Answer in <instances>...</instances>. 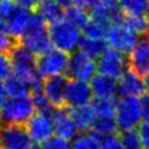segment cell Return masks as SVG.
<instances>
[{
    "label": "cell",
    "mask_w": 149,
    "mask_h": 149,
    "mask_svg": "<svg viewBox=\"0 0 149 149\" xmlns=\"http://www.w3.org/2000/svg\"><path fill=\"white\" fill-rule=\"evenodd\" d=\"M94 96L91 85L89 81L70 79L67 83L65 89V104L69 107H77L90 104Z\"/></svg>",
    "instance_id": "obj_11"
},
{
    "label": "cell",
    "mask_w": 149,
    "mask_h": 149,
    "mask_svg": "<svg viewBox=\"0 0 149 149\" xmlns=\"http://www.w3.org/2000/svg\"><path fill=\"white\" fill-rule=\"evenodd\" d=\"M56 1L58 4H61L63 8H68V6H70V5H73L74 3H75V0H56Z\"/></svg>",
    "instance_id": "obj_43"
},
{
    "label": "cell",
    "mask_w": 149,
    "mask_h": 149,
    "mask_svg": "<svg viewBox=\"0 0 149 149\" xmlns=\"http://www.w3.org/2000/svg\"><path fill=\"white\" fill-rule=\"evenodd\" d=\"M122 14L117 0H101L93 9L91 17L112 26L122 20Z\"/></svg>",
    "instance_id": "obj_18"
},
{
    "label": "cell",
    "mask_w": 149,
    "mask_h": 149,
    "mask_svg": "<svg viewBox=\"0 0 149 149\" xmlns=\"http://www.w3.org/2000/svg\"><path fill=\"white\" fill-rule=\"evenodd\" d=\"M8 97H9V95L6 91V88H5V83L0 81V107H1L3 104L8 100Z\"/></svg>",
    "instance_id": "obj_42"
},
{
    "label": "cell",
    "mask_w": 149,
    "mask_h": 149,
    "mask_svg": "<svg viewBox=\"0 0 149 149\" xmlns=\"http://www.w3.org/2000/svg\"><path fill=\"white\" fill-rule=\"evenodd\" d=\"M14 47V37L8 31L6 26L0 24V52L6 53Z\"/></svg>",
    "instance_id": "obj_32"
},
{
    "label": "cell",
    "mask_w": 149,
    "mask_h": 149,
    "mask_svg": "<svg viewBox=\"0 0 149 149\" xmlns=\"http://www.w3.org/2000/svg\"><path fill=\"white\" fill-rule=\"evenodd\" d=\"M139 134L142 138L143 149H149V121H144L139 127Z\"/></svg>",
    "instance_id": "obj_38"
},
{
    "label": "cell",
    "mask_w": 149,
    "mask_h": 149,
    "mask_svg": "<svg viewBox=\"0 0 149 149\" xmlns=\"http://www.w3.org/2000/svg\"><path fill=\"white\" fill-rule=\"evenodd\" d=\"M32 16L33 15L30 13L29 9L21 8L17 5L4 25L6 26L8 31L11 33L14 38H19V37L21 38L26 32V30L29 29Z\"/></svg>",
    "instance_id": "obj_17"
},
{
    "label": "cell",
    "mask_w": 149,
    "mask_h": 149,
    "mask_svg": "<svg viewBox=\"0 0 149 149\" xmlns=\"http://www.w3.org/2000/svg\"><path fill=\"white\" fill-rule=\"evenodd\" d=\"M148 13H149V0H148Z\"/></svg>",
    "instance_id": "obj_48"
},
{
    "label": "cell",
    "mask_w": 149,
    "mask_h": 149,
    "mask_svg": "<svg viewBox=\"0 0 149 149\" xmlns=\"http://www.w3.org/2000/svg\"><path fill=\"white\" fill-rule=\"evenodd\" d=\"M68 53L53 47L37 58V73L41 79L62 77L68 72Z\"/></svg>",
    "instance_id": "obj_6"
},
{
    "label": "cell",
    "mask_w": 149,
    "mask_h": 149,
    "mask_svg": "<svg viewBox=\"0 0 149 149\" xmlns=\"http://www.w3.org/2000/svg\"><path fill=\"white\" fill-rule=\"evenodd\" d=\"M19 6L21 8H25V9H33V8H37V5L41 3V0H15Z\"/></svg>",
    "instance_id": "obj_40"
},
{
    "label": "cell",
    "mask_w": 149,
    "mask_h": 149,
    "mask_svg": "<svg viewBox=\"0 0 149 149\" xmlns=\"http://www.w3.org/2000/svg\"><path fill=\"white\" fill-rule=\"evenodd\" d=\"M21 41L26 48H29L36 56H41L53 48L49 37V29L47 27V22L38 14L32 16L31 24L21 37Z\"/></svg>",
    "instance_id": "obj_3"
},
{
    "label": "cell",
    "mask_w": 149,
    "mask_h": 149,
    "mask_svg": "<svg viewBox=\"0 0 149 149\" xmlns=\"http://www.w3.org/2000/svg\"><path fill=\"white\" fill-rule=\"evenodd\" d=\"M110 27H111L110 25L102 22V21H99L96 19L90 17L89 22L83 29L84 30V36L106 41V36H107V32H109Z\"/></svg>",
    "instance_id": "obj_25"
},
{
    "label": "cell",
    "mask_w": 149,
    "mask_h": 149,
    "mask_svg": "<svg viewBox=\"0 0 149 149\" xmlns=\"http://www.w3.org/2000/svg\"><path fill=\"white\" fill-rule=\"evenodd\" d=\"M97 73V62L94 57L81 52L80 49L78 52H73V54L69 57L67 74L70 79L90 83Z\"/></svg>",
    "instance_id": "obj_8"
},
{
    "label": "cell",
    "mask_w": 149,
    "mask_h": 149,
    "mask_svg": "<svg viewBox=\"0 0 149 149\" xmlns=\"http://www.w3.org/2000/svg\"><path fill=\"white\" fill-rule=\"evenodd\" d=\"M101 149H125V147L121 142V138L111 134L104 137L101 141Z\"/></svg>",
    "instance_id": "obj_37"
},
{
    "label": "cell",
    "mask_w": 149,
    "mask_h": 149,
    "mask_svg": "<svg viewBox=\"0 0 149 149\" xmlns=\"http://www.w3.org/2000/svg\"><path fill=\"white\" fill-rule=\"evenodd\" d=\"M123 22L128 27L134 31L136 33L142 35L148 31L149 27V20L146 16V14H137V15H126Z\"/></svg>",
    "instance_id": "obj_29"
},
{
    "label": "cell",
    "mask_w": 149,
    "mask_h": 149,
    "mask_svg": "<svg viewBox=\"0 0 149 149\" xmlns=\"http://www.w3.org/2000/svg\"><path fill=\"white\" fill-rule=\"evenodd\" d=\"M101 137L94 131L80 132L70 141L72 149H101Z\"/></svg>",
    "instance_id": "obj_23"
},
{
    "label": "cell",
    "mask_w": 149,
    "mask_h": 149,
    "mask_svg": "<svg viewBox=\"0 0 149 149\" xmlns=\"http://www.w3.org/2000/svg\"><path fill=\"white\" fill-rule=\"evenodd\" d=\"M36 9L37 14L49 25L64 16L63 6L61 4H58L56 0H41V3L37 5Z\"/></svg>",
    "instance_id": "obj_22"
},
{
    "label": "cell",
    "mask_w": 149,
    "mask_h": 149,
    "mask_svg": "<svg viewBox=\"0 0 149 149\" xmlns=\"http://www.w3.org/2000/svg\"><path fill=\"white\" fill-rule=\"evenodd\" d=\"M32 141L26 127L11 125L5 126L3 130V148L4 149H27Z\"/></svg>",
    "instance_id": "obj_14"
},
{
    "label": "cell",
    "mask_w": 149,
    "mask_h": 149,
    "mask_svg": "<svg viewBox=\"0 0 149 149\" xmlns=\"http://www.w3.org/2000/svg\"><path fill=\"white\" fill-rule=\"evenodd\" d=\"M96 117H106V116H115L116 111V101L115 99H95L93 104Z\"/></svg>",
    "instance_id": "obj_31"
},
{
    "label": "cell",
    "mask_w": 149,
    "mask_h": 149,
    "mask_svg": "<svg viewBox=\"0 0 149 149\" xmlns=\"http://www.w3.org/2000/svg\"><path fill=\"white\" fill-rule=\"evenodd\" d=\"M3 149H4V148H3Z\"/></svg>",
    "instance_id": "obj_49"
},
{
    "label": "cell",
    "mask_w": 149,
    "mask_h": 149,
    "mask_svg": "<svg viewBox=\"0 0 149 149\" xmlns=\"http://www.w3.org/2000/svg\"><path fill=\"white\" fill-rule=\"evenodd\" d=\"M95 99H115L118 93V83L117 79L111 78L105 74H96L90 81Z\"/></svg>",
    "instance_id": "obj_19"
},
{
    "label": "cell",
    "mask_w": 149,
    "mask_h": 149,
    "mask_svg": "<svg viewBox=\"0 0 149 149\" xmlns=\"http://www.w3.org/2000/svg\"><path fill=\"white\" fill-rule=\"evenodd\" d=\"M121 11L125 15L146 14L148 11V0H117Z\"/></svg>",
    "instance_id": "obj_28"
},
{
    "label": "cell",
    "mask_w": 149,
    "mask_h": 149,
    "mask_svg": "<svg viewBox=\"0 0 149 149\" xmlns=\"http://www.w3.org/2000/svg\"><path fill=\"white\" fill-rule=\"evenodd\" d=\"M142 77L143 75L136 73L134 70H132V69L126 70L117 79V83H118V93L122 96H136V97L142 96L147 90L146 81Z\"/></svg>",
    "instance_id": "obj_13"
},
{
    "label": "cell",
    "mask_w": 149,
    "mask_h": 149,
    "mask_svg": "<svg viewBox=\"0 0 149 149\" xmlns=\"http://www.w3.org/2000/svg\"><path fill=\"white\" fill-rule=\"evenodd\" d=\"M105 42H106L105 40H99V38H93V37L83 36L79 49L94 58H97L101 54V52L106 48Z\"/></svg>",
    "instance_id": "obj_26"
},
{
    "label": "cell",
    "mask_w": 149,
    "mask_h": 149,
    "mask_svg": "<svg viewBox=\"0 0 149 149\" xmlns=\"http://www.w3.org/2000/svg\"><path fill=\"white\" fill-rule=\"evenodd\" d=\"M70 113L79 132L91 131L94 128V125L96 122V112L93 105L86 104L83 106L72 107Z\"/></svg>",
    "instance_id": "obj_20"
},
{
    "label": "cell",
    "mask_w": 149,
    "mask_h": 149,
    "mask_svg": "<svg viewBox=\"0 0 149 149\" xmlns=\"http://www.w3.org/2000/svg\"><path fill=\"white\" fill-rule=\"evenodd\" d=\"M115 118L117 130L127 131L137 128L143 121L141 100L136 96H123L116 102Z\"/></svg>",
    "instance_id": "obj_5"
},
{
    "label": "cell",
    "mask_w": 149,
    "mask_h": 149,
    "mask_svg": "<svg viewBox=\"0 0 149 149\" xmlns=\"http://www.w3.org/2000/svg\"><path fill=\"white\" fill-rule=\"evenodd\" d=\"M53 123H54V134L64 138L67 141H72L79 133V130L74 122L70 111L57 107L52 112Z\"/></svg>",
    "instance_id": "obj_12"
},
{
    "label": "cell",
    "mask_w": 149,
    "mask_h": 149,
    "mask_svg": "<svg viewBox=\"0 0 149 149\" xmlns=\"http://www.w3.org/2000/svg\"><path fill=\"white\" fill-rule=\"evenodd\" d=\"M13 74V65L10 56L0 52V81H5Z\"/></svg>",
    "instance_id": "obj_34"
},
{
    "label": "cell",
    "mask_w": 149,
    "mask_h": 149,
    "mask_svg": "<svg viewBox=\"0 0 149 149\" xmlns=\"http://www.w3.org/2000/svg\"><path fill=\"white\" fill-rule=\"evenodd\" d=\"M43 149H72L70 141H67L61 137H52L43 144Z\"/></svg>",
    "instance_id": "obj_36"
},
{
    "label": "cell",
    "mask_w": 149,
    "mask_h": 149,
    "mask_svg": "<svg viewBox=\"0 0 149 149\" xmlns=\"http://www.w3.org/2000/svg\"><path fill=\"white\" fill-rule=\"evenodd\" d=\"M31 141L36 144H45L54 134V123L51 111H36L25 125Z\"/></svg>",
    "instance_id": "obj_7"
},
{
    "label": "cell",
    "mask_w": 149,
    "mask_h": 149,
    "mask_svg": "<svg viewBox=\"0 0 149 149\" xmlns=\"http://www.w3.org/2000/svg\"><path fill=\"white\" fill-rule=\"evenodd\" d=\"M32 99H33V104L36 106V111H49L51 110L52 105L49 104V101L45 96V94L42 93L41 86L38 89L33 90Z\"/></svg>",
    "instance_id": "obj_33"
},
{
    "label": "cell",
    "mask_w": 149,
    "mask_h": 149,
    "mask_svg": "<svg viewBox=\"0 0 149 149\" xmlns=\"http://www.w3.org/2000/svg\"><path fill=\"white\" fill-rule=\"evenodd\" d=\"M100 1L101 0H75V4L80 5V6L88 9V10H93Z\"/></svg>",
    "instance_id": "obj_41"
},
{
    "label": "cell",
    "mask_w": 149,
    "mask_h": 149,
    "mask_svg": "<svg viewBox=\"0 0 149 149\" xmlns=\"http://www.w3.org/2000/svg\"><path fill=\"white\" fill-rule=\"evenodd\" d=\"M139 100H141L143 121H149V94L142 95V97Z\"/></svg>",
    "instance_id": "obj_39"
},
{
    "label": "cell",
    "mask_w": 149,
    "mask_h": 149,
    "mask_svg": "<svg viewBox=\"0 0 149 149\" xmlns=\"http://www.w3.org/2000/svg\"><path fill=\"white\" fill-rule=\"evenodd\" d=\"M10 61L13 65V74L27 79L33 83L37 88L41 86V77L37 73V58L24 45L14 46L10 51Z\"/></svg>",
    "instance_id": "obj_4"
},
{
    "label": "cell",
    "mask_w": 149,
    "mask_h": 149,
    "mask_svg": "<svg viewBox=\"0 0 149 149\" xmlns=\"http://www.w3.org/2000/svg\"><path fill=\"white\" fill-rule=\"evenodd\" d=\"M97 70L101 74L118 79L127 70L128 59L125 53L112 47L105 48L97 57Z\"/></svg>",
    "instance_id": "obj_9"
},
{
    "label": "cell",
    "mask_w": 149,
    "mask_h": 149,
    "mask_svg": "<svg viewBox=\"0 0 149 149\" xmlns=\"http://www.w3.org/2000/svg\"><path fill=\"white\" fill-rule=\"evenodd\" d=\"M17 4L13 0H0V24H5Z\"/></svg>",
    "instance_id": "obj_35"
},
{
    "label": "cell",
    "mask_w": 149,
    "mask_h": 149,
    "mask_svg": "<svg viewBox=\"0 0 149 149\" xmlns=\"http://www.w3.org/2000/svg\"><path fill=\"white\" fill-rule=\"evenodd\" d=\"M27 149H43V148H40L38 146H32V144H31V146H30Z\"/></svg>",
    "instance_id": "obj_46"
},
{
    "label": "cell",
    "mask_w": 149,
    "mask_h": 149,
    "mask_svg": "<svg viewBox=\"0 0 149 149\" xmlns=\"http://www.w3.org/2000/svg\"><path fill=\"white\" fill-rule=\"evenodd\" d=\"M147 33H148V38H149V27H148V31H147Z\"/></svg>",
    "instance_id": "obj_47"
},
{
    "label": "cell",
    "mask_w": 149,
    "mask_h": 149,
    "mask_svg": "<svg viewBox=\"0 0 149 149\" xmlns=\"http://www.w3.org/2000/svg\"><path fill=\"white\" fill-rule=\"evenodd\" d=\"M120 138L125 149H143L142 138L139 134V131L137 128L122 131V134Z\"/></svg>",
    "instance_id": "obj_30"
},
{
    "label": "cell",
    "mask_w": 149,
    "mask_h": 149,
    "mask_svg": "<svg viewBox=\"0 0 149 149\" xmlns=\"http://www.w3.org/2000/svg\"><path fill=\"white\" fill-rule=\"evenodd\" d=\"M117 130V123L115 116H106V117H96V122L94 125L93 131L97 133L100 137H106L113 134Z\"/></svg>",
    "instance_id": "obj_27"
},
{
    "label": "cell",
    "mask_w": 149,
    "mask_h": 149,
    "mask_svg": "<svg viewBox=\"0 0 149 149\" xmlns=\"http://www.w3.org/2000/svg\"><path fill=\"white\" fill-rule=\"evenodd\" d=\"M138 36L139 35L132 31L123 21H120L110 27L106 36V42L112 48H116L123 53H130L139 41Z\"/></svg>",
    "instance_id": "obj_10"
},
{
    "label": "cell",
    "mask_w": 149,
    "mask_h": 149,
    "mask_svg": "<svg viewBox=\"0 0 149 149\" xmlns=\"http://www.w3.org/2000/svg\"><path fill=\"white\" fill-rule=\"evenodd\" d=\"M128 65L141 75L149 73V38L139 40L132 48L128 56Z\"/></svg>",
    "instance_id": "obj_16"
},
{
    "label": "cell",
    "mask_w": 149,
    "mask_h": 149,
    "mask_svg": "<svg viewBox=\"0 0 149 149\" xmlns=\"http://www.w3.org/2000/svg\"><path fill=\"white\" fill-rule=\"evenodd\" d=\"M67 83L64 78L62 77H53L47 78L41 84V90L45 94L49 104L54 107H59L63 104H65V89Z\"/></svg>",
    "instance_id": "obj_15"
},
{
    "label": "cell",
    "mask_w": 149,
    "mask_h": 149,
    "mask_svg": "<svg viewBox=\"0 0 149 149\" xmlns=\"http://www.w3.org/2000/svg\"><path fill=\"white\" fill-rule=\"evenodd\" d=\"M144 81H146V88H147L148 93H149V73L144 75Z\"/></svg>",
    "instance_id": "obj_45"
},
{
    "label": "cell",
    "mask_w": 149,
    "mask_h": 149,
    "mask_svg": "<svg viewBox=\"0 0 149 149\" xmlns=\"http://www.w3.org/2000/svg\"><path fill=\"white\" fill-rule=\"evenodd\" d=\"M81 29L74 25L68 19L62 17L61 20L51 24L49 37L52 46L57 49L67 53L75 52L81 42Z\"/></svg>",
    "instance_id": "obj_1"
},
{
    "label": "cell",
    "mask_w": 149,
    "mask_h": 149,
    "mask_svg": "<svg viewBox=\"0 0 149 149\" xmlns=\"http://www.w3.org/2000/svg\"><path fill=\"white\" fill-rule=\"evenodd\" d=\"M88 9H85L80 5H70V6H68L65 13H64V17L68 19L70 22H73L74 25L79 26L80 29H84L86 24L89 22L90 20V16L86 11Z\"/></svg>",
    "instance_id": "obj_24"
},
{
    "label": "cell",
    "mask_w": 149,
    "mask_h": 149,
    "mask_svg": "<svg viewBox=\"0 0 149 149\" xmlns=\"http://www.w3.org/2000/svg\"><path fill=\"white\" fill-rule=\"evenodd\" d=\"M36 112L32 96L8 97L0 107V122L5 126H25Z\"/></svg>",
    "instance_id": "obj_2"
},
{
    "label": "cell",
    "mask_w": 149,
    "mask_h": 149,
    "mask_svg": "<svg viewBox=\"0 0 149 149\" xmlns=\"http://www.w3.org/2000/svg\"><path fill=\"white\" fill-rule=\"evenodd\" d=\"M3 127H1V122H0V149L3 148Z\"/></svg>",
    "instance_id": "obj_44"
},
{
    "label": "cell",
    "mask_w": 149,
    "mask_h": 149,
    "mask_svg": "<svg viewBox=\"0 0 149 149\" xmlns=\"http://www.w3.org/2000/svg\"><path fill=\"white\" fill-rule=\"evenodd\" d=\"M5 88H6L9 97L30 96L33 90L38 89L33 83H31L22 77L16 75V74H11L5 80Z\"/></svg>",
    "instance_id": "obj_21"
}]
</instances>
